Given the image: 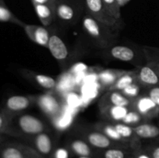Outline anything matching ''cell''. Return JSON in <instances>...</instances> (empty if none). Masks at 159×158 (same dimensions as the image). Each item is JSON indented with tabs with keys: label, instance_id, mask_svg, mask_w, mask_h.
I'll return each instance as SVG.
<instances>
[{
	"label": "cell",
	"instance_id": "obj_1",
	"mask_svg": "<svg viewBox=\"0 0 159 158\" xmlns=\"http://www.w3.org/2000/svg\"><path fill=\"white\" fill-rule=\"evenodd\" d=\"M82 26L86 35L102 50L116 43L121 30L98 21L86 12L82 17Z\"/></svg>",
	"mask_w": 159,
	"mask_h": 158
},
{
	"label": "cell",
	"instance_id": "obj_2",
	"mask_svg": "<svg viewBox=\"0 0 159 158\" xmlns=\"http://www.w3.org/2000/svg\"><path fill=\"white\" fill-rule=\"evenodd\" d=\"M48 130L51 129L44 120L34 115L22 113L11 119L9 136L26 140L35 135Z\"/></svg>",
	"mask_w": 159,
	"mask_h": 158
},
{
	"label": "cell",
	"instance_id": "obj_3",
	"mask_svg": "<svg viewBox=\"0 0 159 158\" xmlns=\"http://www.w3.org/2000/svg\"><path fill=\"white\" fill-rule=\"evenodd\" d=\"M84 8L82 0H59L55 3V20L65 26H73L83 16Z\"/></svg>",
	"mask_w": 159,
	"mask_h": 158
},
{
	"label": "cell",
	"instance_id": "obj_4",
	"mask_svg": "<svg viewBox=\"0 0 159 158\" xmlns=\"http://www.w3.org/2000/svg\"><path fill=\"white\" fill-rule=\"evenodd\" d=\"M76 133V135L85 139L96 150H104L111 147H124L120 144L111 140L104 133L95 128L93 125L91 127H79L77 129Z\"/></svg>",
	"mask_w": 159,
	"mask_h": 158
},
{
	"label": "cell",
	"instance_id": "obj_5",
	"mask_svg": "<svg viewBox=\"0 0 159 158\" xmlns=\"http://www.w3.org/2000/svg\"><path fill=\"white\" fill-rule=\"evenodd\" d=\"M35 105L51 120L56 119L63 110L62 99L54 91L35 95Z\"/></svg>",
	"mask_w": 159,
	"mask_h": 158
},
{
	"label": "cell",
	"instance_id": "obj_6",
	"mask_svg": "<svg viewBox=\"0 0 159 158\" xmlns=\"http://www.w3.org/2000/svg\"><path fill=\"white\" fill-rule=\"evenodd\" d=\"M103 50L104 54L109 58L130 63L135 65L137 68L144 64L142 63V57H144L143 51L141 53L138 52L136 49L131 46L114 43Z\"/></svg>",
	"mask_w": 159,
	"mask_h": 158
},
{
	"label": "cell",
	"instance_id": "obj_7",
	"mask_svg": "<svg viewBox=\"0 0 159 158\" xmlns=\"http://www.w3.org/2000/svg\"><path fill=\"white\" fill-rule=\"evenodd\" d=\"M35 105V95L16 94L8 97L4 101L1 110L9 119L24 113L30 107Z\"/></svg>",
	"mask_w": 159,
	"mask_h": 158
},
{
	"label": "cell",
	"instance_id": "obj_8",
	"mask_svg": "<svg viewBox=\"0 0 159 158\" xmlns=\"http://www.w3.org/2000/svg\"><path fill=\"white\" fill-rule=\"evenodd\" d=\"M25 141L43 158H51L57 147L55 137L51 133V130L42 132Z\"/></svg>",
	"mask_w": 159,
	"mask_h": 158
},
{
	"label": "cell",
	"instance_id": "obj_9",
	"mask_svg": "<svg viewBox=\"0 0 159 158\" xmlns=\"http://www.w3.org/2000/svg\"><path fill=\"white\" fill-rule=\"evenodd\" d=\"M0 158H43L27 143L17 142L2 143Z\"/></svg>",
	"mask_w": 159,
	"mask_h": 158
},
{
	"label": "cell",
	"instance_id": "obj_10",
	"mask_svg": "<svg viewBox=\"0 0 159 158\" xmlns=\"http://www.w3.org/2000/svg\"><path fill=\"white\" fill-rule=\"evenodd\" d=\"M146 62L138 68V81L143 88L159 85V61L145 57Z\"/></svg>",
	"mask_w": 159,
	"mask_h": 158
},
{
	"label": "cell",
	"instance_id": "obj_11",
	"mask_svg": "<svg viewBox=\"0 0 159 158\" xmlns=\"http://www.w3.org/2000/svg\"><path fill=\"white\" fill-rule=\"evenodd\" d=\"M86 13L98 21L113 27L122 29L124 24H121L107 14L102 0H84Z\"/></svg>",
	"mask_w": 159,
	"mask_h": 158
},
{
	"label": "cell",
	"instance_id": "obj_12",
	"mask_svg": "<svg viewBox=\"0 0 159 158\" xmlns=\"http://www.w3.org/2000/svg\"><path fill=\"white\" fill-rule=\"evenodd\" d=\"M130 108L138 112L148 121H152L159 116V108L155 102L144 92L134 99Z\"/></svg>",
	"mask_w": 159,
	"mask_h": 158
},
{
	"label": "cell",
	"instance_id": "obj_13",
	"mask_svg": "<svg viewBox=\"0 0 159 158\" xmlns=\"http://www.w3.org/2000/svg\"><path fill=\"white\" fill-rule=\"evenodd\" d=\"M20 74L29 81L32 82L34 85H37L40 88L46 90L47 91H54L57 88V81L51 76L46 75L43 74H38L34 71L29 69H21Z\"/></svg>",
	"mask_w": 159,
	"mask_h": 158
},
{
	"label": "cell",
	"instance_id": "obj_14",
	"mask_svg": "<svg viewBox=\"0 0 159 158\" xmlns=\"http://www.w3.org/2000/svg\"><path fill=\"white\" fill-rule=\"evenodd\" d=\"M65 146L70 150L72 156H89L94 158L96 156V150L78 135L71 136L66 141Z\"/></svg>",
	"mask_w": 159,
	"mask_h": 158
},
{
	"label": "cell",
	"instance_id": "obj_15",
	"mask_svg": "<svg viewBox=\"0 0 159 158\" xmlns=\"http://www.w3.org/2000/svg\"><path fill=\"white\" fill-rule=\"evenodd\" d=\"M48 49L54 58L60 64L61 66H64L66 64L69 56L68 47L63 40L56 33H54V30L51 32Z\"/></svg>",
	"mask_w": 159,
	"mask_h": 158
},
{
	"label": "cell",
	"instance_id": "obj_16",
	"mask_svg": "<svg viewBox=\"0 0 159 158\" xmlns=\"http://www.w3.org/2000/svg\"><path fill=\"white\" fill-rule=\"evenodd\" d=\"M23 28L30 40L40 46L48 48V42L52 30H50L44 26L26 24V23H25Z\"/></svg>",
	"mask_w": 159,
	"mask_h": 158
},
{
	"label": "cell",
	"instance_id": "obj_17",
	"mask_svg": "<svg viewBox=\"0 0 159 158\" xmlns=\"http://www.w3.org/2000/svg\"><path fill=\"white\" fill-rule=\"evenodd\" d=\"M133 100L126 97L119 91H107L98 102L99 109L108 106L130 107Z\"/></svg>",
	"mask_w": 159,
	"mask_h": 158
},
{
	"label": "cell",
	"instance_id": "obj_18",
	"mask_svg": "<svg viewBox=\"0 0 159 158\" xmlns=\"http://www.w3.org/2000/svg\"><path fill=\"white\" fill-rule=\"evenodd\" d=\"M138 139L142 141H153L159 139V123H153L151 121L133 127Z\"/></svg>",
	"mask_w": 159,
	"mask_h": 158
},
{
	"label": "cell",
	"instance_id": "obj_19",
	"mask_svg": "<svg viewBox=\"0 0 159 158\" xmlns=\"http://www.w3.org/2000/svg\"><path fill=\"white\" fill-rule=\"evenodd\" d=\"M93 126L97 129H99V131L102 132V133H104L111 140L120 144L123 147L133 150L132 146L119 134V133L116 129L113 122H107V121L104 120L100 121V122H98L96 124H94Z\"/></svg>",
	"mask_w": 159,
	"mask_h": 158
},
{
	"label": "cell",
	"instance_id": "obj_20",
	"mask_svg": "<svg viewBox=\"0 0 159 158\" xmlns=\"http://www.w3.org/2000/svg\"><path fill=\"white\" fill-rule=\"evenodd\" d=\"M130 110L127 106H108L100 108L99 113L104 121L116 123L122 122Z\"/></svg>",
	"mask_w": 159,
	"mask_h": 158
},
{
	"label": "cell",
	"instance_id": "obj_21",
	"mask_svg": "<svg viewBox=\"0 0 159 158\" xmlns=\"http://www.w3.org/2000/svg\"><path fill=\"white\" fill-rule=\"evenodd\" d=\"M125 72L126 70L113 69V68L104 69L99 71L98 74V82L101 88L105 91H109V89Z\"/></svg>",
	"mask_w": 159,
	"mask_h": 158
},
{
	"label": "cell",
	"instance_id": "obj_22",
	"mask_svg": "<svg viewBox=\"0 0 159 158\" xmlns=\"http://www.w3.org/2000/svg\"><path fill=\"white\" fill-rule=\"evenodd\" d=\"M36 14L43 26L48 27L56 19L55 3L33 5Z\"/></svg>",
	"mask_w": 159,
	"mask_h": 158
},
{
	"label": "cell",
	"instance_id": "obj_23",
	"mask_svg": "<svg viewBox=\"0 0 159 158\" xmlns=\"http://www.w3.org/2000/svg\"><path fill=\"white\" fill-rule=\"evenodd\" d=\"M134 156V150L125 147H111L96 150L94 158H130Z\"/></svg>",
	"mask_w": 159,
	"mask_h": 158
},
{
	"label": "cell",
	"instance_id": "obj_24",
	"mask_svg": "<svg viewBox=\"0 0 159 158\" xmlns=\"http://www.w3.org/2000/svg\"><path fill=\"white\" fill-rule=\"evenodd\" d=\"M138 81V68L134 70L126 71L123 75L120 76L116 83L109 89V91H121L124 88L131 84Z\"/></svg>",
	"mask_w": 159,
	"mask_h": 158
},
{
	"label": "cell",
	"instance_id": "obj_25",
	"mask_svg": "<svg viewBox=\"0 0 159 158\" xmlns=\"http://www.w3.org/2000/svg\"><path fill=\"white\" fill-rule=\"evenodd\" d=\"M0 22L3 23H10L23 27L25 23L20 20L13 12L8 8L4 0H0Z\"/></svg>",
	"mask_w": 159,
	"mask_h": 158
},
{
	"label": "cell",
	"instance_id": "obj_26",
	"mask_svg": "<svg viewBox=\"0 0 159 158\" xmlns=\"http://www.w3.org/2000/svg\"><path fill=\"white\" fill-rule=\"evenodd\" d=\"M102 2L107 14L120 23L124 24V20L121 17V6L117 0H102Z\"/></svg>",
	"mask_w": 159,
	"mask_h": 158
},
{
	"label": "cell",
	"instance_id": "obj_27",
	"mask_svg": "<svg viewBox=\"0 0 159 158\" xmlns=\"http://www.w3.org/2000/svg\"><path fill=\"white\" fill-rule=\"evenodd\" d=\"M145 122H148V121L146 120L138 112H136L135 110L132 109L130 108V110L128 112L127 116H125V118L123 119V121L121 122H123V123L126 124L127 125H130V126L134 127L140 125V124L144 123Z\"/></svg>",
	"mask_w": 159,
	"mask_h": 158
},
{
	"label": "cell",
	"instance_id": "obj_28",
	"mask_svg": "<svg viewBox=\"0 0 159 158\" xmlns=\"http://www.w3.org/2000/svg\"><path fill=\"white\" fill-rule=\"evenodd\" d=\"M142 91H144V88L141 87V85L138 82H135V83L131 84V85H128L125 88H124L121 91V92L127 98L134 100L137 97H138L140 94H142Z\"/></svg>",
	"mask_w": 159,
	"mask_h": 158
},
{
	"label": "cell",
	"instance_id": "obj_29",
	"mask_svg": "<svg viewBox=\"0 0 159 158\" xmlns=\"http://www.w3.org/2000/svg\"><path fill=\"white\" fill-rule=\"evenodd\" d=\"M10 121L5 113L0 109V134L9 135L10 132Z\"/></svg>",
	"mask_w": 159,
	"mask_h": 158
},
{
	"label": "cell",
	"instance_id": "obj_30",
	"mask_svg": "<svg viewBox=\"0 0 159 158\" xmlns=\"http://www.w3.org/2000/svg\"><path fill=\"white\" fill-rule=\"evenodd\" d=\"M71 152L66 146H57L53 153L51 158H71Z\"/></svg>",
	"mask_w": 159,
	"mask_h": 158
},
{
	"label": "cell",
	"instance_id": "obj_31",
	"mask_svg": "<svg viewBox=\"0 0 159 158\" xmlns=\"http://www.w3.org/2000/svg\"><path fill=\"white\" fill-rule=\"evenodd\" d=\"M143 147L150 153L152 158H159V139L151 142L146 146H143Z\"/></svg>",
	"mask_w": 159,
	"mask_h": 158
},
{
	"label": "cell",
	"instance_id": "obj_32",
	"mask_svg": "<svg viewBox=\"0 0 159 158\" xmlns=\"http://www.w3.org/2000/svg\"><path fill=\"white\" fill-rule=\"evenodd\" d=\"M143 92L148 95L159 108V85L144 89Z\"/></svg>",
	"mask_w": 159,
	"mask_h": 158
},
{
	"label": "cell",
	"instance_id": "obj_33",
	"mask_svg": "<svg viewBox=\"0 0 159 158\" xmlns=\"http://www.w3.org/2000/svg\"><path fill=\"white\" fill-rule=\"evenodd\" d=\"M141 49H142L144 57L155 59V60L159 61V48L143 46Z\"/></svg>",
	"mask_w": 159,
	"mask_h": 158
},
{
	"label": "cell",
	"instance_id": "obj_34",
	"mask_svg": "<svg viewBox=\"0 0 159 158\" xmlns=\"http://www.w3.org/2000/svg\"><path fill=\"white\" fill-rule=\"evenodd\" d=\"M134 156L135 158H152L150 153L143 147V145L140 148L134 150Z\"/></svg>",
	"mask_w": 159,
	"mask_h": 158
},
{
	"label": "cell",
	"instance_id": "obj_35",
	"mask_svg": "<svg viewBox=\"0 0 159 158\" xmlns=\"http://www.w3.org/2000/svg\"><path fill=\"white\" fill-rule=\"evenodd\" d=\"M33 5L34 4H51L54 3L52 0H30Z\"/></svg>",
	"mask_w": 159,
	"mask_h": 158
},
{
	"label": "cell",
	"instance_id": "obj_36",
	"mask_svg": "<svg viewBox=\"0 0 159 158\" xmlns=\"http://www.w3.org/2000/svg\"><path fill=\"white\" fill-rule=\"evenodd\" d=\"M117 1H118V2L120 3V6H124V5L127 4V3L130 0H117Z\"/></svg>",
	"mask_w": 159,
	"mask_h": 158
},
{
	"label": "cell",
	"instance_id": "obj_37",
	"mask_svg": "<svg viewBox=\"0 0 159 158\" xmlns=\"http://www.w3.org/2000/svg\"><path fill=\"white\" fill-rule=\"evenodd\" d=\"M2 143V135L0 134V144Z\"/></svg>",
	"mask_w": 159,
	"mask_h": 158
},
{
	"label": "cell",
	"instance_id": "obj_38",
	"mask_svg": "<svg viewBox=\"0 0 159 158\" xmlns=\"http://www.w3.org/2000/svg\"><path fill=\"white\" fill-rule=\"evenodd\" d=\"M77 158H93V157H89V156H80V157H77Z\"/></svg>",
	"mask_w": 159,
	"mask_h": 158
},
{
	"label": "cell",
	"instance_id": "obj_39",
	"mask_svg": "<svg viewBox=\"0 0 159 158\" xmlns=\"http://www.w3.org/2000/svg\"><path fill=\"white\" fill-rule=\"evenodd\" d=\"M52 1H53V2H54V3H56V2H58V1H59V0H52Z\"/></svg>",
	"mask_w": 159,
	"mask_h": 158
},
{
	"label": "cell",
	"instance_id": "obj_40",
	"mask_svg": "<svg viewBox=\"0 0 159 158\" xmlns=\"http://www.w3.org/2000/svg\"><path fill=\"white\" fill-rule=\"evenodd\" d=\"M130 158H135V157H134V156H132V157H130Z\"/></svg>",
	"mask_w": 159,
	"mask_h": 158
}]
</instances>
